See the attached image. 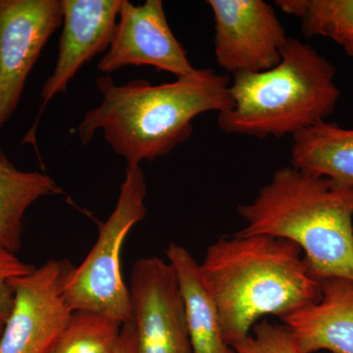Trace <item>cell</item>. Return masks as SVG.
<instances>
[{"label": "cell", "instance_id": "obj_11", "mask_svg": "<svg viewBox=\"0 0 353 353\" xmlns=\"http://www.w3.org/2000/svg\"><path fill=\"white\" fill-rule=\"evenodd\" d=\"M61 3L63 22L57 62L41 90L37 119L22 143L36 146L39 122L51 99L66 92L69 83L83 65L108 50L123 0H61Z\"/></svg>", "mask_w": 353, "mask_h": 353}, {"label": "cell", "instance_id": "obj_5", "mask_svg": "<svg viewBox=\"0 0 353 353\" xmlns=\"http://www.w3.org/2000/svg\"><path fill=\"white\" fill-rule=\"evenodd\" d=\"M148 188L141 165L127 166L117 203L99 226L97 243L65 287L72 311H88L113 321H132L129 288L121 273V250L130 231L143 220Z\"/></svg>", "mask_w": 353, "mask_h": 353}, {"label": "cell", "instance_id": "obj_10", "mask_svg": "<svg viewBox=\"0 0 353 353\" xmlns=\"http://www.w3.org/2000/svg\"><path fill=\"white\" fill-rule=\"evenodd\" d=\"M128 66H152L176 78L196 71L172 32L161 0H146L138 6L123 0L112 43L97 69L110 75Z\"/></svg>", "mask_w": 353, "mask_h": 353}, {"label": "cell", "instance_id": "obj_16", "mask_svg": "<svg viewBox=\"0 0 353 353\" xmlns=\"http://www.w3.org/2000/svg\"><path fill=\"white\" fill-rule=\"evenodd\" d=\"M275 3L301 20L306 37L331 39L353 60V0H277Z\"/></svg>", "mask_w": 353, "mask_h": 353}, {"label": "cell", "instance_id": "obj_4", "mask_svg": "<svg viewBox=\"0 0 353 353\" xmlns=\"http://www.w3.org/2000/svg\"><path fill=\"white\" fill-rule=\"evenodd\" d=\"M336 66L307 43L289 38L274 68L236 73L230 83L233 106L219 113L223 132L257 139L292 137L334 112L341 90Z\"/></svg>", "mask_w": 353, "mask_h": 353}, {"label": "cell", "instance_id": "obj_19", "mask_svg": "<svg viewBox=\"0 0 353 353\" xmlns=\"http://www.w3.org/2000/svg\"><path fill=\"white\" fill-rule=\"evenodd\" d=\"M34 269V265L23 262L16 253L0 243V336L14 304L13 290L9 285V281L31 273Z\"/></svg>", "mask_w": 353, "mask_h": 353}, {"label": "cell", "instance_id": "obj_20", "mask_svg": "<svg viewBox=\"0 0 353 353\" xmlns=\"http://www.w3.org/2000/svg\"><path fill=\"white\" fill-rule=\"evenodd\" d=\"M114 353H137L136 329L132 321L123 324L117 347Z\"/></svg>", "mask_w": 353, "mask_h": 353}, {"label": "cell", "instance_id": "obj_12", "mask_svg": "<svg viewBox=\"0 0 353 353\" xmlns=\"http://www.w3.org/2000/svg\"><path fill=\"white\" fill-rule=\"evenodd\" d=\"M301 353H353V281L322 282V296L282 318Z\"/></svg>", "mask_w": 353, "mask_h": 353}, {"label": "cell", "instance_id": "obj_8", "mask_svg": "<svg viewBox=\"0 0 353 353\" xmlns=\"http://www.w3.org/2000/svg\"><path fill=\"white\" fill-rule=\"evenodd\" d=\"M137 353H192L175 270L157 256L134 262L130 278Z\"/></svg>", "mask_w": 353, "mask_h": 353}, {"label": "cell", "instance_id": "obj_7", "mask_svg": "<svg viewBox=\"0 0 353 353\" xmlns=\"http://www.w3.org/2000/svg\"><path fill=\"white\" fill-rule=\"evenodd\" d=\"M62 22L61 0H0V130L18 108L34 64Z\"/></svg>", "mask_w": 353, "mask_h": 353}, {"label": "cell", "instance_id": "obj_6", "mask_svg": "<svg viewBox=\"0 0 353 353\" xmlns=\"http://www.w3.org/2000/svg\"><path fill=\"white\" fill-rule=\"evenodd\" d=\"M76 267L51 259L9 281L14 304L0 336V353H48L71 320L65 287Z\"/></svg>", "mask_w": 353, "mask_h": 353}, {"label": "cell", "instance_id": "obj_17", "mask_svg": "<svg viewBox=\"0 0 353 353\" xmlns=\"http://www.w3.org/2000/svg\"><path fill=\"white\" fill-rule=\"evenodd\" d=\"M122 324L88 311H74L59 340L48 353H114Z\"/></svg>", "mask_w": 353, "mask_h": 353}, {"label": "cell", "instance_id": "obj_14", "mask_svg": "<svg viewBox=\"0 0 353 353\" xmlns=\"http://www.w3.org/2000/svg\"><path fill=\"white\" fill-rule=\"evenodd\" d=\"M292 139L290 166L353 187V128L323 121Z\"/></svg>", "mask_w": 353, "mask_h": 353}, {"label": "cell", "instance_id": "obj_1", "mask_svg": "<svg viewBox=\"0 0 353 353\" xmlns=\"http://www.w3.org/2000/svg\"><path fill=\"white\" fill-rule=\"evenodd\" d=\"M95 83L101 103L85 114L76 134L85 146L102 131L127 166L169 154L192 136L194 118L233 106L229 78L210 68L157 85L141 79L116 85L111 75L99 77Z\"/></svg>", "mask_w": 353, "mask_h": 353}, {"label": "cell", "instance_id": "obj_3", "mask_svg": "<svg viewBox=\"0 0 353 353\" xmlns=\"http://www.w3.org/2000/svg\"><path fill=\"white\" fill-rule=\"evenodd\" d=\"M238 211L245 226L236 234L292 241L319 282L353 281V187L290 165Z\"/></svg>", "mask_w": 353, "mask_h": 353}, {"label": "cell", "instance_id": "obj_2", "mask_svg": "<svg viewBox=\"0 0 353 353\" xmlns=\"http://www.w3.org/2000/svg\"><path fill=\"white\" fill-rule=\"evenodd\" d=\"M199 268L223 336L233 347L264 316L282 319L322 296V283L311 275L301 248L284 239L221 238L209 246Z\"/></svg>", "mask_w": 353, "mask_h": 353}, {"label": "cell", "instance_id": "obj_15", "mask_svg": "<svg viewBox=\"0 0 353 353\" xmlns=\"http://www.w3.org/2000/svg\"><path fill=\"white\" fill-rule=\"evenodd\" d=\"M61 194L54 179L41 172L20 170L0 148V243L19 252L26 211L41 197Z\"/></svg>", "mask_w": 353, "mask_h": 353}, {"label": "cell", "instance_id": "obj_9", "mask_svg": "<svg viewBox=\"0 0 353 353\" xmlns=\"http://www.w3.org/2000/svg\"><path fill=\"white\" fill-rule=\"evenodd\" d=\"M214 15L215 57L229 73H257L280 62L289 37L263 0H208Z\"/></svg>", "mask_w": 353, "mask_h": 353}, {"label": "cell", "instance_id": "obj_13", "mask_svg": "<svg viewBox=\"0 0 353 353\" xmlns=\"http://www.w3.org/2000/svg\"><path fill=\"white\" fill-rule=\"evenodd\" d=\"M165 252L182 294L192 353H236L223 336L219 314L202 282L199 263L187 248L173 241Z\"/></svg>", "mask_w": 353, "mask_h": 353}, {"label": "cell", "instance_id": "obj_18", "mask_svg": "<svg viewBox=\"0 0 353 353\" xmlns=\"http://www.w3.org/2000/svg\"><path fill=\"white\" fill-rule=\"evenodd\" d=\"M252 333L234 345L236 353H301L296 341L284 324L256 323Z\"/></svg>", "mask_w": 353, "mask_h": 353}]
</instances>
